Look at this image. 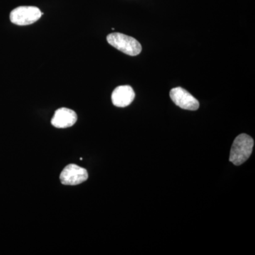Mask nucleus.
Instances as JSON below:
<instances>
[{"label": "nucleus", "instance_id": "nucleus-1", "mask_svg": "<svg viewBox=\"0 0 255 255\" xmlns=\"http://www.w3.org/2000/svg\"><path fill=\"white\" fill-rule=\"evenodd\" d=\"M254 140L253 137L247 134L238 135L231 147L230 161L235 165H241L251 157L253 152Z\"/></svg>", "mask_w": 255, "mask_h": 255}, {"label": "nucleus", "instance_id": "nucleus-2", "mask_svg": "<svg viewBox=\"0 0 255 255\" xmlns=\"http://www.w3.org/2000/svg\"><path fill=\"white\" fill-rule=\"evenodd\" d=\"M107 40L111 46L130 56L139 55L142 51L141 45L136 39L123 33H110Z\"/></svg>", "mask_w": 255, "mask_h": 255}, {"label": "nucleus", "instance_id": "nucleus-3", "mask_svg": "<svg viewBox=\"0 0 255 255\" xmlns=\"http://www.w3.org/2000/svg\"><path fill=\"white\" fill-rule=\"evenodd\" d=\"M43 13L36 6H21L15 8L10 13V21L18 26H26L36 22Z\"/></svg>", "mask_w": 255, "mask_h": 255}, {"label": "nucleus", "instance_id": "nucleus-4", "mask_svg": "<svg viewBox=\"0 0 255 255\" xmlns=\"http://www.w3.org/2000/svg\"><path fill=\"white\" fill-rule=\"evenodd\" d=\"M88 179L87 169L75 164L67 165L60 175V182L64 185L75 186L85 182Z\"/></svg>", "mask_w": 255, "mask_h": 255}, {"label": "nucleus", "instance_id": "nucleus-5", "mask_svg": "<svg viewBox=\"0 0 255 255\" xmlns=\"http://www.w3.org/2000/svg\"><path fill=\"white\" fill-rule=\"evenodd\" d=\"M169 96L172 102L183 110L196 111L199 108V101L182 87H177L171 90Z\"/></svg>", "mask_w": 255, "mask_h": 255}, {"label": "nucleus", "instance_id": "nucleus-6", "mask_svg": "<svg viewBox=\"0 0 255 255\" xmlns=\"http://www.w3.org/2000/svg\"><path fill=\"white\" fill-rule=\"evenodd\" d=\"M78 120V116L73 110L60 108L55 111L51 120V124L58 128H66L73 127Z\"/></svg>", "mask_w": 255, "mask_h": 255}, {"label": "nucleus", "instance_id": "nucleus-7", "mask_svg": "<svg viewBox=\"0 0 255 255\" xmlns=\"http://www.w3.org/2000/svg\"><path fill=\"white\" fill-rule=\"evenodd\" d=\"M135 92L129 85H122L117 87L112 92V101L114 106L117 107H127L133 102Z\"/></svg>", "mask_w": 255, "mask_h": 255}]
</instances>
